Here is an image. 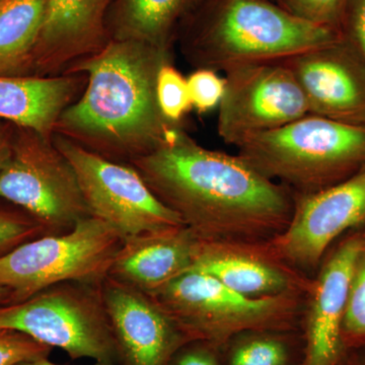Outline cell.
<instances>
[{"instance_id":"obj_1","label":"cell","mask_w":365,"mask_h":365,"mask_svg":"<svg viewBox=\"0 0 365 365\" xmlns=\"http://www.w3.org/2000/svg\"><path fill=\"white\" fill-rule=\"evenodd\" d=\"M130 165L198 239L266 242L292 220L289 189L239 155L203 148L181 127Z\"/></svg>"},{"instance_id":"obj_2","label":"cell","mask_w":365,"mask_h":365,"mask_svg":"<svg viewBox=\"0 0 365 365\" xmlns=\"http://www.w3.org/2000/svg\"><path fill=\"white\" fill-rule=\"evenodd\" d=\"M170 51L128 40H111L66 73H83L88 86L55 126L60 134L108 160L148 155L179 125L163 116L157 98L160 67Z\"/></svg>"},{"instance_id":"obj_3","label":"cell","mask_w":365,"mask_h":365,"mask_svg":"<svg viewBox=\"0 0 365 365\" xmlns=\"http://www.w3.org/2000/svg\"><path fill=\"white\" fill-rule=\"evenodd\" d=\"M184 21L187 58L197 68L216 72L282 61L343 37L340 31L300 20L273 0H201Z\"/></svg>"},{"instance_id":"obj_4","label":"cell","mask_w":365,"mask_h":365,"mask_svg":"<svg viewBox=\"0 0 365 365\" xmlns=\"http://www.w3.org/2000/svg\"><path fill=\"white\" fill-rule=\"evenodd\" d=\"M237 155L292 193H314L365 169V124L307 114L249 139Z\"/></svg>"},{"instance_id":"obj_5","label":"cell","mask_w":365,"mask_h":365,"mask_svg":"<svg viewBox=\"0 0 365 365\" xmlns=\"http://www.w3.org/2000/svg\"><path fill=\"white\" fill-rule=\"evenodd\" d=\"M193 342L216 351L235 336L292 330L304 313L307 294L250 297L207 274L189 270L148 294Z\"/></svg>"},{"instance_id":"obj_6","label":"cell","mask_w":365,"mask_h":365,"mask_svg":"<svg viewBox=\"0 0 365 365\" xmlns=\"http://www.w3.org/2000/svg\"><path fill=\"white\" fill-rule=\"evenodd\" d=\"M122 242L111 225L88 216L66 232L42 235L0 257V287L11 290L16 304L58 283L101 285Z\"/></svg>"},{"instance_id":"obj_7","label":"cell","mask_w":365,"mask_h":365,"mask_svg":"<svg viewBox=\"0 0 365 365\" xmlns=\"http://www.w3.org/2000/svg\"><path fill=\"white\" fill-rule=\"evenodd\" d=\"M101 287L62 282L23 302L0 306V330L26 334L63 350L71 359L118 364L116 342Z\"/></svg>"},{"instance_id":"obj_8","label":"cell","mask_w":365,"mask_h":365,"mask_svg":"<svg viewBox=\"0 0 365 365\" xmlns=\"http://www.w3.org/2000/svg\"><path fill=\"white\" fill-rule=\"evenodd\" d=\"M0 200L32 216L48 235L91 216L73 168L52 138L21 127L14 128L11 155L0 170Z\"/></svg>"},{"instance_id":"obj_9","label":"cell","mask_w":365,"mask_h":365,"mask_svg":"<svg viewBox=\"0 0 365 365\" xmlns=\"http://www.w3.org/2000/svg\"><path fill=\"white\" fill-rule=\"evenodd\" d=\"M52 141L73 168L91 215L122 237L185 227L131 165L108 160L60 134H53Z\"/></svg>"},{"instance_id":"obj_10","label":"cell","mask_w":365,"mask_h":365,"mask_svg":"<svg viewBox=\"0 0 365 365\" xmlns=\"http://www.w3.org/2000/svg\"><path fill=\"white\" fill-rule=\"evenodd\" d=\"M225 72L217 132L225 143L237 148L309 114L304 93L283 61L244 64Z\"/></svg>"},{"instance_id":"obj_11","label":"cell","mask_w":365,"mask_h":365,"mask_svg":"<svg viewBox=\"0 0 365 365\" xmlns=\"http://www.w3.org/2000/svg\"><path fill=\"white\" fill-rule=\"evenodd\" d=\"M365 227V169L339 184L294 194L292 220L267 242L274 254L297 271L321 265L331 245L353 228Z\"/></svg>"},{"instance_id":"obj_12","label":"cell","mask_w":365,"mask_h":365,"mask_svg":"<svg viewBox=\"0 0 365 365\" xmlns=\"http://www.w3.org/2000/svg\"><path fill=\"white\" fill-rule=\"evenodd\" d=\"M106 312L119 365H170L194 343L150 294L108 276L102 283Z\"/></svg>"},{"instance_id":"obj_13","label":"cell","mask_w":365,"mask_h":365,"mask_svg":"<svg viewBox=\"0 0 365 365\" xmlns=\"http://www.w3.org/2000/svg\"><path fill=\"white\" fill-rule=\"evenodd\" d=\"M282 61L302 88L309 114L365 124V61L344 36Z\"/></svg>"},{"instance_id":"obj_14","label":"cell","mask_w":365,"mask_h":365,"mask_svg":"<svg viewBox=\"0 0 365 365\" xmlns=\"http://www.w3.org/2000/svg\"><path fill=\"white\" fill-rule=\"evenodd\" d=\"M364 245L361 232L342 240L324 258L312 280L304 307V350L299 365H340L349 350L343 321L355 262Z\"/></svg>"},{"instance_id":"obj_15","label":"cell","mask_w":365,"mask_h":365,"mask_svg":"<svg viewBox=\"0 0 365 365\" xmlns=\"http://www.w3.org/2000/svg\"><path fill=\"white\" fill-rule=\"evenodd\" d=\"M190 270L207 274L250 297L307 294L312 280L278 258L268 242L198 239Z\"/></svg>"},{"instance_id":"obj_16","label":"cell","mask_w":365,"mask_h":365,"mask_svg":"<svg viewBox=\"0 0 365 365\" xmlns=\"http://www.w3.org/2000/svg\"><path fill=\"white\" fill-rule=\"evenodd\" d=\"M111 0H47L33 55V76H54L100 51Z\"/></svg>"},{"instance_id":"obj_17","label":"cell","mask_w":365,"mask_h":365,"mask_svg":"<svg viewBox=\"0 0 365 365\" xmlns=\"http://www.w3.org/2000/svg\"><path fill=\"white\" fill-rule=\"evenodd\" d=\"M197 242L187 227L123 237L109 276L150 294L192 268Z\"/></svg>"},{"instance_id":"obj_18","label":"cell","mask_w":365,"mask_h":365,"mask_svg":"<svg viewBox=\"0 0 365 365\" xmlns=\"http://www.w3.org/2000/svg\"><path fill=\"white\" fill-rule=\"evenodd\" d=\"M85 81V74L76 73L0 76V120L52 138L57 121L76 102Z\"/></svg>"},{"instance_id":"obj_19","label":"cell","mask_w":365,"mask_h":365,"mask_svg":"<svg viewBox=\"0 0 365 365\" xmlns=\"http://www.w3.org/2000/svg\"><path fill=\"white\" fill-rule=\"evenodd\" d=\"M201 0H118L114 39L170 51L178 26Z\"/></svg>"},{"instance_id":"obj_20","label":"cell","mask_w":365,"mask_h":365,"mask_svg":"<svg viewBox=\"0 0 365 365\" xmlns=\"http://www.w3.org/2000/svg\"><path fill=\"white\" fill-rule=\"evenodd\" d=\"M47 0H0V76H33Z\"/></svg>"},{"instance_id":"obj_21","label":"cell","mask_w":365,"mask_h":365,"mask_svg":"<svg viewBox=\"0 0 365 365\" xmlns=\"http://www.w3.org/2000/svg\"><path fill=\"white\" fill-rule=\"evenodd\" d=\"M232 345L230 365H288L287 344L275 332L245 333Z\"/></svg>"},{"instance_id":"obj_22","label":"cell","mask_w":365,"mask_h":365,"mask_svg":"<svg viewBox=\"0 0 365 365\" xmlns=\"http://www.w3.org/2000/svg\"><path fill=\"white\" fill-rule=\"evenodd\" d=\"M342 336L348 350L365 348V241L355 262L343 321Z\"/></svg>"},{"instance_id":"obj_23","label":"cell","mask_w":365,"mask_h":365,"mask_svg":"<svg viewBox=\"0 0 365 365\" xmlns=\"http://www.w3.org/2000/svg\"><path fill=\"white\" fill-rule=\"evenodd\" d=\"M157 98L160 111L172 124L179 125L191 110L187 78L170 62L163 64L158 71Z\"/></svg>"},{"instance_id":"obj_24","label":"cell","mask_w":365,"mask_h":365,"mask_svg":"<svg viewBox=\"0 0 365 365\" xmlns=\"http://www.w3.org/2000/svg\"><path fill=\"white\" fill-rule=\"evenodd\" d=\"M300 20L342 32L349 0H273Z\"/></svg>"},{"instance_id":"obj_25","label":"cell","mask_w":365,"mask_h":365,"mask_svg":"<svg viewBox=\"0 0 365 365\" xmlns=\"http://www.w3.org/2000/svg\"><path fill=\"white\" fill-rule=\"evenodd\" d=\"M45 235V228L21 208L0 205V257Z\"/></svg>"},{"instance_id":"obj_26","label":"cell","mask_w":365,"mask_h":365,"mask_svg":"<svg viewBox=\"0 0 365 365\" xmlns=\"http://www.w3.org/2000/svg\"><path fill=\"white\" fill-rule=\"evenodd\" d=\"M192 108L200 114L215 109L220 104L225 88V78L207 68H197L187 78Z\"/></svg>"},{"instance_id":"obj_27","label":"cell","mask_w":365,"mask_h":365,"mask_svg":"<svg viewBox=\"0 0 365 365\" xmlns=\"http://www.w3.org/2000/svg\"><path fill=\"white\" fill-rule=\"evenodd\" d=\"M52 347L33 339L26 334L13 330H0V365H16L21 362L46 359Z\"/></svg>"},{"instance_id":"obj_28","label":"cell","mask_w":365,"mask_h":365,"mask_svg":"<svg viewBox=\"0 0 365 365\" xmlns=\"http://www.w3.org/2000/svg\"><path fill=\"white\" fill-rule=\"evenodd\" d=\"M343 36L365 61V0H349L342 25Z\"/></svg>"},{"instance_id":"obj_29","label":"cell","mask_w":365,"mask_h":365,"mask_svg":"<svg viewBox=\"0 0 365 365\" xmlns=\"http://www.w3.org/2000/svg\"><path fill=\"white\" fill-rule=\"evenodd\" d=\"M195 346L184 348L175 356L174 365H220L216 356V350L201 342Z\"/></svg>"},{"instance_id":"obj_30","label":"cell","mask_w":365,"mask_h":365,"mask_svg":"<svg viewBox=\"0 0 365 365\" xmlns=\"http://www.w3.org/2000/svg\"><path fill=\"white\" fill-rule=\"evenodd\" d=\"M14 128L16 126L14 124L0 120V170L11 155Z\"/></svg>"},{"instance_id":"obj_31","label":"cell","mask_w":365,"mask_h":365,"mask_svg":"<svg viewBox=\"0 0 365 365\" xmlns=\"http://www.w3.org/2000/svg\"><path fill=\"white\" fill-rule=\"evenodd\" d=\"M340 365H365V348L349 350Z\"/></svg>"},{"instance_id":"obj_32","label":"cell","mask_w":365,"mask_h":365,"mask_svg":"<svg viewBox=\"0 0 365 365\" xmlns=\"http://www.w3.org/2000/svg\"><path fill=\"white\" fill-rule=\"evenodd\" d=\"M16 365H60L54 364V362L50 361L48 357L46 359H40L36 360H31V361L21 362ZM93 365H118L114 364H104V362H96Z\"/></svg>"},{"instance_id":"obj_33","label":"cell","mask_w":365,"mask_h":365,"mask_svg":"<svg viewBox=\"0 0 365 365\" xmlns=\"http://www.w3.org/2000/svg\"><path fill=\"white\" fill-rule=\"evenodd\" d=\"M11 292L7 287H0V306L11 304Z\"/></svg>"},{"instance_id":"obj_34","label":"cell","mask_w":365,"mask_h":365,"mask_svg":"<svg viewBox=\"0 0 365 365\" xmlns=\"http://www.w3.org/2000/svg\"><path fill=\"white\" fill-rule=\"evenodd\" d=\"M361 235H362V237H364V240L365 241V228L364 230H361Z\"/></svg>"}]
</instances>
